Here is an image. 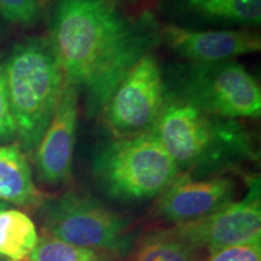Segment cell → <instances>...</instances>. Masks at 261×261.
Here are the masks:
<instances>
[{"mask_svg":"<svg viewBox=\"0 0 261 261\" xmlns=\"http://www.w3.org/2000/svg\"><path fill=\"white\" fill-rule=\"evenodd\" d=\"M50 28L65 77L84 93L92 116L104 112L122 77L150 52L154 38L109 0H55Z\"/></svg>","mask_w":261,"mask_h":261,"instance_id":"cell-1","label":"cell"},{"mask_svg":"<svg viewBox=\"0 0 261 261\" xmlns=\"http://www.w3.org/2000/svg\"><path fill=\"white\" fill-rule=\"evenodd\" d=\"M180 169H212L252 155L249 133L237 120L213 115L166 92L152 126Z\"/></svg>","mask_w":261,"mask_h":261,"instance_id":"cell-2","label":"cell"},{"mask_svg":"<svg viewBox=\"0 0 261 261\" xmlns=\"http://www.w3.org/2000/svg\"><path fill=\"white\" fill-rule=\"evenodd\" d=\"M4 70L19 148L34 154L60 103L65 74L50 38H29L10 52Z\"/></svg>","mask_w":261,"mask_h":261,"instance_id":"cell-3","label":"cell"},{"mask_svg":"<svg viewBox=\"0 0 261 261\" xmlns=\"http://www.w3.org/2000/svg\"><path fill=\"white\" fill-rule=\"evenodd\" d=\"M92 168L103 190L122 201L160 196L179 175L177 163L151 130L108 143Z\"/></svg>","mask_w":261,"mask_h":261,"instance_id":"cell-4","label":"cell"},{"mask_svg":"<svg viewBox=\"0 0 261 261\" xmlns=\"http://www.w3.org/2000/svg\"><path fill=\"white\" fill-rule=\"evenodd\" d=\"M173 96L227 119H256L261 114L260 85L234 61L192 63L182 71Z\"/></svg>","mask_w":261,"mask_h":261,"instance_id":"cell-5","label":"cell"},{"mask_svg":"<svg viewBox=\"0 0 261 261\" xmlns=\"http://www.w3.org/2000/svg\"><path fill=\"white\" fill-rule=\"evenodd\" d=\"M42 205V233L96 252L126 250V221L100 202L69 191Z\"/></svg>","mask_w":261,"mask_h":261,"instance_id":"cell-6","label":"cell"},{"mask_svg":"<svg viewBox=\"0 0 261 261\" xmlns=\"http://www.w3.org/2000/svg\"><path fill=\"white\" fill-rule=\"evenodd\" d=\"M165 97L161 68L148 52L122 77L104 109L110 130L116 138L150 132Z\"/></svg>","mask_w":261,"mask_h":261,"instance_id":"cell-7","label":"cell"},{"mask_svg":"<svg viewBox=\"0 0 261 261\" xmlns=\"http://www.w3.org/2000/svg\"><path fill=\"white\" fill-rule=\"evenodd\" d=\"M172 230L196 248H208L211 253L241 244L260 243V182L254 180L249 192L238 202H231L215 213L178 224Z\"/></svg>","mask_w":261,"mask_h":261,"instance_id":"cell-8","label":"cell"},{"mask_svg":"<svg viewBox=\"0 0 261 261\" xmlns=\"http://www.w3.org/2000/svg\"><path fill=\"white\" fill-rule=\"evenodd\" d=\"M79 116V91L65 77L56 112L34 151L38 178L48 185L65 184L71 178Z\"/></svg>","mask_w":261,"mask_h":261,"instance_id":"cell-9","label":"cell"},{"mask_svg":"<svg viewBox=\"0 0 261 261\" xmlns=\"http://www.w3.org/2000/svg\"><path fill=\"white\" fill-rule=\"evenodd\" d=\"M234 182L218 177L194 180L189 174L178 175L160 195L156 212L175 225L191 223L215 213L233 201Z\"/></svg>","mask_w":261,"mask_h":261,"instance_id":"cell-10","label":"cell"},{"mask_svg":"<svg viewBox=\"0 0 261 261\" xmlns=\"http://www.w3.org/2000/svg\"><path fill=\"white\" fill-rule=\"evenodd\" d=\"M161 37L166 45L192 63H217L259 52L261 38L250 31H192L166 25Z\"/></svg>","mask_w":261,"mask_h":261,"instance_id":"cell-11","label":"cell"},{"mask_svg":"<svg viewBox=\"0 0 261 261\" xmlns=\"http://www.w3.org/2000/svg\"><path fill=\"white\" fill-rule=\"evenodd\" d=\"M0 201L22 208L40 207L46 201L18 144L0 145Z\"/></svg>","mask_w":261,"mask_h":261,"instance_id":"cell-12","label":"cell"},{"mask_svg":"<svg viewBox=\"0 0 261 261\" xmlns=\"http://www.w3.org/2000/svg\"><path fill=\"white\" fill-rule=\"evenodd\" d=\"M39 241L37 227L27 214L17 210L0 211V256L25 261Z\"/></svg>","mask_w":261,"mask_h":261,"instance_id":"cell-13","label":"cell"},{"mask_svg":"<svg viewBox=\"0 0 261 261\" xmlns=\"http://www.w3.org/2000/svg\"><path fill=\"white\" fill-rule=\"evenodd\" d=\"M194 14L213 21L259 25L261 0H181Z\"/></svg>","mask_w":261,"mask_h":261,"instance_id":"cell-14","label":"cell"},{"mask_svg":"<svg viewBox=\"0 0 261 261\" xmlns=\"http://www.w3.org/2000/svg\"><path fill=\"white\" fill-rule=\"evenodd\" d=\"M132 261H198V248L169 228L148 234Z\"/></svg>","mask_w":261,"mask_h":261,"instance_id":"cell-15","label":"cell"},{"mask_svg":"<svg viewBox=\"0 0 261 261\" xmlns=\"http://www.w3.org/2000/svg\"><path fill=\"white\" fill-rule=\"evenodd\" d=\"M25 261H106L102 253L73 246L42 233Z\"/></svg>","mask_w":261,"mask_h":261,"instance_id":"cell-16","label":"cell"},{"mask_svg":"<svg viewBox=\"0 0 261 261\" xmlns=\"http://www.w3.org/2000/svg\"><path fill=\"white\" fill-rule=\"evenodd\" d=\"M46 0H0V16L10 23L32 27L40 21Z\"/></svg>","mask_w":261,"mask_h":261,"instance_id":"cell-17","label":"cell"},{"mask_svg":"<svg viewBox=\"0 0 261 261\" xmlns=\"http://www.w3.org/2000/svg\"><path fill=\"white\" fill-rule=\"evenodd\" d=\"M16 136L17 130L10 104L4 65H0V140H11Z\"/></svg>","mask_w":261,"mask_h":261,"instance_id":"cell-18","label":"cell"},{"mask_svg":"<svg viewBox=\"0 0 261 261\" xmlns=\"http://www.w3.org/2000/svg\"><path fill=\"white\" fill-rule=\"evenodd\" d=\"M208 261H261L260 243L224 248L211 253Z\"/></svg>","mask_w":261,"mask_h":261,"instance_id":"cell-19","label":"cell"},{"mask_svg":"<svg viewBox=\"0 0 261 261\" xmlns=\"http://www.w3.org/2000/svg\"><path fill=\"white\" fill-rule=\"evenodd\" d=\"M6 208H8V203H5V202L0 201V211L6 210Z\"/></svg>","mask_w":261,"mask_h":261,"instance_id":"cell-20","label":"cell"},{"mask_svg":"<svg viewBox=\"0 0 261 261\" xmlns=\"http://www.w3.org/2000/svg\"><path fill=\"white\" fill-rule=\"evenodd\" d=\"M0 259H2V256H0Z\"/></svg>","mask_w":261,"mask_h":261,"instance_id":"cell-21","label":"cell"}]
</instances>
